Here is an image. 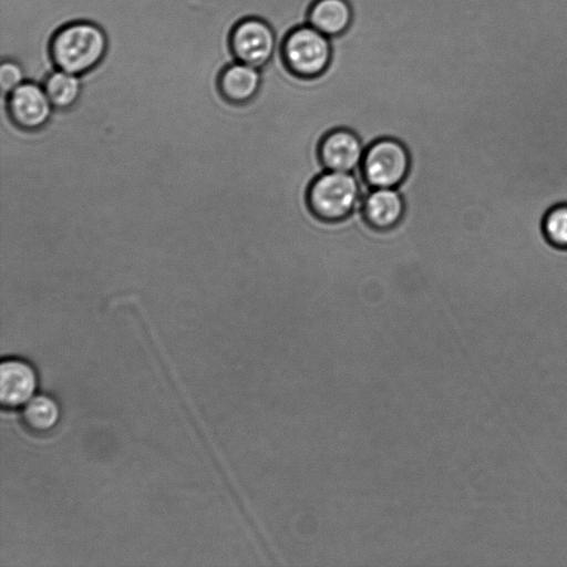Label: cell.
Listing matches in <instances>:
<instances>
[{
    "label": "cell",
    "instance_id": "6da1fadb",
    "mask_svg": "<svg viewBox=\"0 0 567 567\" xmlns=\"http://www.w3.org/2000/svg\"><path fill=\"white\" fill-rule=\"evenodd\" d=\"M106 49L107 39L99 25L78 21L55 31L49 53L56 69L81 75L100 64Z\"/></svg>",
    "mask_w": 567,
    "mask_h": 567
},
{
    "label": "cell",
    "instance_id": "7a4b0ae2",
    "mask_svg": "<svg viewBox=\"0 0 567 567\" xmlns=\"http://www.w3.org/2000/svg\"><path fill=\"white\" fill-rule=\"evenodd\" d=\"M360 195V184L352 173L324 171L310 182L306 203L318 220L338 223L352 214Z\"/></svg>",
    "mask_w": 567,
    "mask_h": 567
},
{
    "label": "cell",
    "instance_id": "3957f363",
    "mask_svg": "<svg viewBox=\"0 0 567 567\" xmlns=\"http://www.w3.org/2000/svg\"><path fill=\"white\" fill-rule=\"evenodd\" d=\"M279 52L285 69L301 80L321 76L332 60L330 38L308 23L290 29L280 43Z\"/></svg>",
    "mask_w": 567,
    "mask_h": 567
},
{
    "label": "cell",
    "instance_id": "277c9868",
    "mask_svg": "<svg viewBox=\"0 0 567 567\" xmlns=\"http://www.w3.org/2000/svg\"><path fill=\"white\" fill-rule=\"evenodd\" d=\"M411 157L406 146L393 137L370 143L360 165L364 183L371 188H396L409 175Z\"/></svg>",
    "mask_w": 567,
    "mask_h": 567
},
{
    "label": "cell",
    "instance_id": "5b68a950",
    "mask_svg": "<svg viewBox=\"0 0 567 567\" xmlns=\"http://www.w3.org/2000/svg\"><path fill=\"white\" fill-rule=\"evenodd\" d=\"M277 37L272 27L259 17H246L234 24L229 33V49L234 59L262 69L272 59Z\"/></svg>",
    "mask_w": 567,
    "mask_h": 567
},
{
    "label": "cell",
    "instance_id": "8992f818",
    "mask_svg": "<svg viewBox=\"0 0 567 567\" xmlns=\"http://www.w3.org/2000/svg\"><path fill=\"white\" fill-rule=\"evenodd\" d=\"M52 106L44 89L32 82H23L8 94V115L22 131L33 132L43 127L51 116Z\"/></svg>",
    "mask_w": 567,
    "mask_h": 567
},
{
    "label": "cell",
    "instance_id": "52a82bcc",
    "mask_svg": "<svg viewBox=\"0 0 567 567\" xmlns=\"http://www.w3.org/2000/svg\"><path fill=\"white\" fill-rule=\"evenodd\" d=\"M365 147L350 128L327 132L318 144V158L326 171L352 172L360 167Z\"/></svg>",
    "mask_w": 567,
    "mask_h": 567
},
{
    "label": "cell",
    "instance_id": "ba28073f",
    "mask_svg": "<svg viewBox=\"0 0 567 567\" xmlns=\"http://www.w3.org/2000/svg\"><path fill=\"white\" fill-rule=\"evenodd\" d=\"M38 373L20 358H8L0 365V402L4 409L23 408L38 390Z\"/></svg>",
    "mask_w": 567,
    "mask_h": 567
},
{
    "label": "cell",
    "instance_id": "9c48e42d",
    "mask_svg": "<svg viewBox=\"0 0 567 567\" xmlns=\"http://www.w3.org/2000/svg\"><path fill=\"white\" fill-rule=\"evenodd\" d=\"M362 217L364 223L377 231L395 228L405 213V203L396 188H372L363 198Z\"/></svg>",
    "mask_w": 567,
    "mask_h": 567
},
{
    "label": "cell",
    "instance_id": "30bf717a",
    "mask_svg": "<svg viewBox=\"0 0 567 567\" xmlns=\"http://www.w3.org/2000/svg\"><path fill=\"white\" fill-rule=\"evenodd\" d=\"M260 85V69L238 61L226 65L217 79L219 94L226 102L235 105L252 101Z\"/></svg>",
    "mask_w": 567,
    "mask_h": 567
},
{
    "label": "cell",
    "instance_id": "8fae6325",
    "mask_svg": "<svg viewBox=\"0 0 567 567\" xmlns=\"http://www.w3.org/2000/svg\"><path fill=\"white\" fill-rule=\"evenodd\" d=\"M353 21L348 0H312L307 10V23L331 38L344 34Z\"/></svg>",
    "mask_w": 567,
    "mask_h": 567
},
{
    "label": "cell",
    "instance_id": "7c38bea8",
    "mask_svg": "<svg viewBox=\"0 0 567 567\" xmlns=\"http://www.w3.org/2000/svg\"><path fill=\"white\" fill-rule=\"evenodd\" d=\"M60 419V405L54 398L48 394H35L21 412L24 427L37 435L51 433L58 426Z\"/></svg>",
    "mask_w": 567,
    "mask_h": 567
},
{
    "label": "cell",
    "instance_id": "4fadbf2b",
    "mask_svg": "<svg viewBox=\"0 0 567 567\" xmlns=\"http://www.w3.org/2000/svg\"><path fill=\"white\" fill-rule=\"evenodd\" d=\"M43 89L53 107L69 109L80 96L81 83L78 75L58 69L48 75Z\"/></svg>",
    "mask_w": 567,
    "mask_h": 567
},
{
    "label": "cell",
    "instance_id": "5bb4252c",
    "mask_svg": "<svg viewBox=\"0 0 567 567\" xmlns=\"http://www.w3.org/2000/svg\"><path fill=\"white\" fill-rule=\"evenodd\" d=\"M543 230L548 241L559 248H567V205L553 207L544 217Z\"/></svg>",
    "mask_w": 567,
    "mask_h": 567
},
{
    "label": "cell",
    "instance_id": "9a60e30c",
    "mask_svg": "<svg viewBox=\"0 0 567 567\" xmlns=\"http://www.w3.org/2000/svg\"><path fill=\"white\" fill-rule=\"evenodd\" d=\"M22 68L14 61L6 60L0 65V86L3 93L9 94L23 83Z\"/></svg>",
    "mask_w": 567,
    "mask_h": 567
}]
</instances>
